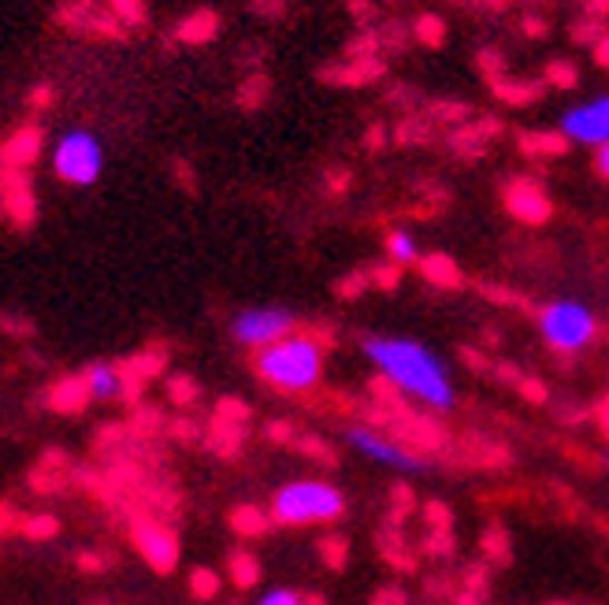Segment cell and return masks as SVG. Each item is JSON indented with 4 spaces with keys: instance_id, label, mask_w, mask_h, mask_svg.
I'll use <instances>...</instances> for the list:
<instances>
[{
    "instance_id": "obj_1",
    "label": "cell",
    "mask_w": 609,
    "mask_h": 605,
    "mask_svg": "<svg viewBox=\"0 0 609 605\" xmlns=\"http://www.w3.org/2000/svg\"><path fill=\"white\" fill-rule=\"evenodd\" d=\"M361 354L380 371L383 383L402 394V398L424 405V409L450 413L458 405V383L439 349H431L420 338L409 335H364Z\"/></svg>"
},
{
    "instance_id": "obj_2",
    "label": "cell",
    "mask_w": 609,
    "mask_h": 605,
    "mask_svg": "<svg viewBox=\"0 0 609 605\" xmlns=\"http://www.w3.org/2000/svg\"><path fill=\"white\" fill-rule=\"evenodd\" d=\"M324 365H327L324 343H320L316 335H305V331L286 335V338H279V343L257 349V357H253L257 376L279 394L316 390L320 379H324Z\"/></svg>"
},
{
    "instance_id": "obj_3",
    "label": "cell",
    "mask_w": 609,
    "mask_h": 605,
    "mask_svg": "<svg viewBox=\"0 0 609 605\" xmlns=\"http://www.w3.org/2000/svg\"><path fill=\"white\" fill-rule=\"evenodd\" d=\"M272 520L283 527H308V524H335L346 513V490L335 487L331 479H286L272 494L268 505Z\"/></svg>"
},
{
    "instance_id": "obj_4",
    "label": "cell",
    "mask_w": 609,
    "mask_h": 605,
    "mask_svg": "<svg viewBox=\"0 0 609 605\" xmlns=\"http://www.w3.org/2000/svg\"><path fill=\"white\" fill-rule=\"evenodd\" d=\"M539 335L553 354H583L598 335V316L576 297H558L539 313Z\"/></svg>"
},
{
    "instance_id": "obj_5",
    "label": "cell",
    "mask_w": 609,
    "mask_h": 605,
    "mask_svg": "<svg viewBox=\"0 0 609 605\" xmlns=\"http://www.w3.org/2000/svg\"><path fill=\"white\" fill-rule=\"evenodd\" d=\"M52 171L68 186H94L105 171V146L90 130H68L52 149Z\"/></svg>"
},
{
    "instance_id": "obj_6",
    "label": "cell",
    "mask_w": 609,
    "mask_h": 605,
    "mask_svg": "<svg viewBox=\"0 0 609 605\" xmlns=\"http://www.w3.org/2000/svg\"><path fill=\"white\" fill-rule=\"evenodd\" d=\"M346 443H350L353 454H361L364 460H372V465H380V468H391V472H397V476H424V472L431 468L420 454H413L409 446L394 443L391 435L375 432V427H369V424H350Z\"/></svg>"
},
{
    "instance_id": "obj_7",
    "label": "cell",
    "mask_w": 609,
    "mask_h": 605,
    "mask_svg": "<svg viewBox=\"0 0 609 605\" xmlns=\"http://www.w3.org/2000/svg\"><path fill=\"white\" fill-rule=\"evenodd\" d=\"M294 331H297V316L286 309V305H253V309H242L235 316V324H230L235 343L249 349H264Z\"/></svg>"
},
{
    "instance_id": "obj_8",
    "label": "cell",
    "mask_w": 609,
    "mask_h": 605,
    "mask_svg": "<svg viewBox=\"0 0 609 605\" xmlns=\"http://www.w3.org/2000/svg\"><path fill=\"white\" fill-rule=\"evenodd\" d=\"M561 138H569L572 146H606L609 141V93L606 97H591L583 105H572L569 112L561 116Z\"/></svg>"
},
{
    "instance_id": "obj_9",
    "label": "cell",
    "mask_w": 609,
    "mask_h": 605,
    "mask_svg": "<svg viewBox=\"0 0 609 605\" xmlns=\"http://www.w3.org/2000/svg\"><path fill=\"white\" fill-rule=\"evenodd\" d=\"M135 546H138L141 561L157 572H171L175 561H179V538H175L171 527H164L157 520L135 524Z\"/></svg>"
},
{
    "instance_id": "obj_10",
    "label": "cell",
    "mask_w": 609,
    "mask_h": 605,
    "mask_svg": "<svg viewBox=\"0 0 609 605\" xmlns=\"http://www.w3.org/2000/svg\"><path fill=\"white\" fill-rule=\"evenodd\" d=\"M82 390H86V398H94V401H119V398H127V376H124V368L112 365V360H94L82 376Z\"/></svg>"
},
{
    "instance_id": "obj_11",
    "label": "cell",
    "mask_w": 609,
    "mask_h": 605,
    "mask_svg": "<svg viewBox=\"0 0 609 605\" xmlns=\"http://www.w3.org/2000/svg\"><path fill=\"white\" fill-rule=\"evenodd\" d=\"M38 152H41V130L38 127H23V130H16L12 138L0 146V163L4 168H12V171H23L30 168V163L38 160Z\"/></svg>"
},
{
    "instance_id": "obj_12",
    "label": "cell",
    "mask_w": 609,
    "mask_h": 605,
    "mask_svg": "<svg viewBox=\"0 0 609 605\" xmlns=\"http://www.w3.org/2000/svg\"><path fill=\"white\" fill-rule=\"evenodd\" d=\"M216 34H219V16L213 8H197V12H190L175 27V38H179L183 46H205V41H213Z\"/></svg>"
},
{
    "instance_id": "obj_13",
    "label": "cell",
    "mask_w": 609,
    "mask_h": 605,
    "mask_svg": "<svg viewBox=\"0 0 609 605\" xmlns=\"http://www.w3.org/2000/svg\"><path fill=\"white\" fill-rule=\"evenodd\" d=\"M386 252H391L394 264H413L420 257L416 235H409V230H391V235H386Z\"/></svg>"
},
{
    "instance_id": "obj_14",
    "label": "cell",
    "mask_w": 609,
    "mask_h": 605,
    "mask_svg": "<svg viewBox=\"0 0 609 605\" xmlns=\"http://www.w3.org/2000/svg\"><path fill=\"white\" fill-rule=\"evenodd\" d=\"M108 12H112L127 30L146 27V0H108Z\"/></svg>"
},
{
    "instance_id": "obj_15",
    "label": "cell",
    "mask_w": 609,
    "mask_h": 605,
    "mask_svg": "<svg viewBox=\"0 0 609 605\" xmlns=\"http://www.w3.org/2000/svg\"><path fill=\"white\" fill-rule=\"evenodd\" d=\"M257 605H308V598L294 587H272V591L261 594Z\"/></svg>"
},
{
    "instance_id": "obj_16",
    "label": "cell",
    "mask_w": 609,
    "mask_h": 605,
    "mask_svg": "<svg viewBox=\"0 0 609 605\" xmlns=\"http://www.w3.org/2000/svg\"><path fill=\"white\" fill-rule=\"evenodd\" d=\"M190 587H194L197 598H213V594L219 591V576H216V572H208V568H197Z\"/></svg>"
},
{
    "instance_id": "obj_17",
    "label": "cell",
    "mask_w": 609,
    "mask_h": 605,
    "mask_svg": "<svg viewBox=\"0 0 609 605\" xmlns=\"http://www.w3.org/2000/svg\"><path fill=\"white\" fill-rule=\"evenodd\" d=\"M261 97H264V79H249L246 90L238 93V101L246 108H253V105H261Z\"/></svg>"
},
{
    "instance_id": "obj_18",
    "label": "cell",
    "mask_w": 609,
    "mask_h": 605,
    "mask_svg": "<svg viewBox=\"0 0 609 605\" xmlns=\"http://www.w3.org/2000/svg\"><path fill=\"white\" fill-rule=\"evenodd\" d=\"M52 105V86H38L30 90V108H49Z\"/></svg>"
},
{
    "instance_id": "obj_19",
    "label": "cell",
    "mask_w": 609,
    "mask_h": 605,
    "mask_svg": "<svg viewBox=\"0 0 609 605\" xmlns=\"http://www.w3.org/2000/svg\"><path fill=\"white\" fill-rule=\"evenodd\" d=\"M595 168H598V175H602V179H609V141H606V146H598V152H595Z\"/></svg>"
},
{
    "instance_id": "obj_20",
    "label": "cell",
    "mask_w": 609,
    "mask_h": 605,
    "mask_svg": "<svg viewBox=\"0 0 609 605\" xmlns=\"http://www.w3.org/2000/svg\"><path fill=\"white\" fill-rule=\"evenodd\" d=\"M253 8H257L261 16H279L283 12V0H253Z\"/></svg>"
},
{
    "instance_id": "obj_21",
    "label": "cell",
    "mask_w": 609,
    "mask_h": 605,
    "mask_svg": "<svg viewBox=\"0 0 609 605\" xmlns=\"http://www.w3.org/2000/svg\"><path fill=\"white\" fill-rule=\"evenodd\" d=\"M235 576H238L242 587H249V583H253V565H249V561H246V565H242V561H235Z\"/></svg>"
},
{
    "instance_id": "obj_22",
    "label": "cell",
    "mask_w": 609,
    "mask_h": 605,
    "mask_svg": "<svg viewBox=\"0 0 609 605\" xmlns=\"http://www.w3.org/2000/svg\"><path fill=\"white\" fill-rule=\"evenodd\" d=\"M606 465H609V457H606Z\"/></svg>"
}]
</instances>
